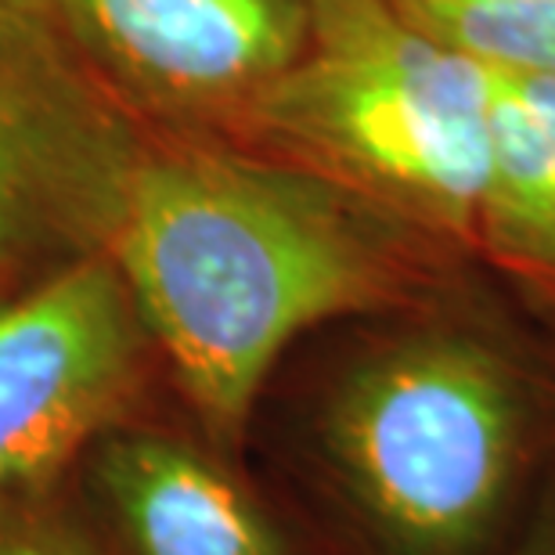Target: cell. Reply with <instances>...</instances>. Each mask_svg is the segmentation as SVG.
<instances>
[{
    "instance_id": "obj_3",
    "label": "cell",
    "mask_w": 555,
    "mask_h": 555,
    "mask_svg": "<svg viewBox=\"0 0 555 555\" xmlns=\"http://www.w3.org/2000/svg\"><path fill=\"white\" fill-rule=\"evenodd\" d=\"M494 76L386 0H307V40L224 141L271 155L476 260Z\"/></svg>"
},
{
    "instance_id": "obj_7",
    "label": "cell",
    "mask_w": 555,
    "mask_h": 555,
    "mask_svg": "<svg viewBox=\"0 0 555 555\" xmlns=\"http://www.w3.org/2000/svg\"><path fill=\"white\" fill-rule=\"evenodd\" d=\"M91 487L130 555H304L238 459L134 418L87 451Z\"/></svg>"
},
{
    "instance_id": "obj_5",
    "label": "cell",
    "mask_w": 555,
    "mask_h": 555,
    "mask_svg": "<svg viewBox=\"0 0 555 555\" xmlns=\"http://www.w3.org/2000/svg\"><path fill=\"white\" fill-rule=\"evenodd\" d=\"M144 130L59 22L0 11V282L105 246Z\"/></svg>"
},
{
    "instance_id": "obj_9",
    "label": "cell",
    "mask_w": 555,
    "mask_h": 555,
    "mask_svg": "<svg viewBox=\"0 0 555 555\" xmlns=\"http://www.w3.org/2000/svg\"><path fill=\"white\" fill-rule=\"evenodd\" d=\"M404 22L498 76L555 80V0H386Z\"/></svg>"
},
{
    "instance_id": "obj_6",
    "label": "cell",
    "mask_w": 555,
    "mask_h": 555,
    "mask_svg": "<svg viewBox=\"0 0 555 555\" xmlns=\"http://www.w3.org/2000/svg\"><path fill=\"white\" fill-rule=\"evenodd\" d=\"M51 18L144 127L214 138L307 40V0H51Z\"/></svg>"
},
{
    "instance_id": "obj_1",
    "label": "cell",
    "mask_w": 555,
    "mask_h": 555,
    "mask_svg": "<svg viewBox=\"0 0 555 555\" xmlns=\"http://www.w3.org/2000/svg\"><path fill=\"white\" fill-rule=\"evenodd\" d=\"M102 253L198 437L231 459L299 339L415 307L480 271L314 173L214 134L152 127Z\"/></svg>"
},
{
    "instance_id": "obj_11",
    "label": "cell",
    "mask_w": 555,
    "mask_h": 555,
    "mask_svg": "<svg viewBox=\"0 0 555 555\" xmlns=\"http://www.w3.org/2000/svg\"><path fill=\"white\" fill-rule=\"evenodd\" d=\"M505 555H555V476L545 483L534 513Z\"/></svg>"
},
{
    "instance_id": "obj_2",
    "label": "cell",
    "mask_w": 555,
    "mask_h": 555,
    "mask_svg": "<svg viewBox=\"0 0 555 555\" xmlns=\"http://www.w3.org/2000/svg\"><path fill=\"white\" fill-rule=\"evenodd\" d=\"M296 469L343 555H505L555 476V328L483 268L347 321Z\"/></svg>"
},
{
    "instance_id": "obj_4",
    "label": "cell",
    "mask_w": 555,
    "mask_h": 555,
    "mask_svg": "<svg viewBox=\"0 0 555 555\" xmlns=\"http://www.w3.org/2000/svg\"><path fill=\"white\" fill-rule=\"evenodd\" d=\"M155 372L159 350L102 249L0 282V491L65 480L141 418Z\"/></svg>"
},
{
    "instance_id": "obj_10",
    "label": "cell",
    "mask_w": 555,
    "mask_h": 555,
    "mask_svg": "<svg viewBox=\"0 0 555 555\" xmlns=\"http://www.w3.org/2000/svg\"><path fill=\"white\" fill-rule=\"evenodd\" d=\"M65 480L0 491V555H108L65 498Z\"/></svg>"
},
{
    "instance_id": "obj_8",
    "label": "cell",
    "mask_w": 555,
    "mask_h": 555,
    "mask_svg": "<svg viewBox=\"0 0 555 555\" xmlns=\"http://www.w3.org/2000/svg\"><path fill=\"white\" fill-rule=\"evenodd\" d=\"M491 76L494 144L476 263L555 328V80Z\"/></svg>"
},
{
    "instance_id": "obj_12",
    "label": "cell",
    "mask_w": 555,
    "mask_h": 555,
    "mask_svg": "<svg viewBox=\"0 0 555 555\" xmlns=\"http://www.w3.org/2000/svg\"><path fill=\"white\" fill-rule=\"evenodd\" d=\"M0 11H26V15L51 18V0H0Z\"/></svg>"
}]
</instances>
